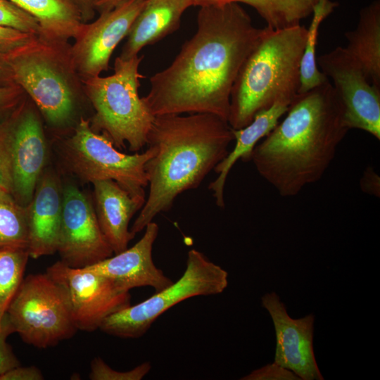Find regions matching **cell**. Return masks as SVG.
Wrapping results in <instances>:
<instances>
[{"mask_svg":"<svg viewBox=\"0 0 380 380\" xmlns=\"http://www.w3.org/2000/svg\"><path fill=\"white\" fill-rule=\"evenodd\" d=\"M262 30L239 3L200 6L195 34L149 79L142 99L151 113H211L227 121L234 81Z\"/></svg>","mask_w":380,"mask_h":380,"instance_id":"cell-1","label":"cell"},{"mask_svg":"<svg viewBox=\"0 0 380 380\" xmlns=\"http://www.w3.org/2000/svg\"><path fill=\"white\" fill-rule=\"evenodd\" d=\"M285 115L249 161L281 196L291 197L322 179L349 129L329 80L297 94Z\"/></svg>","mask_w":380,"mask_h":380,"instance_id":"cell-2","label":"cell"},{"mask_svg":"<svg viewBox=\"0 0 380 380\" xmlns=\"http://www.w3.org/2000/svg\"><path fill=\"white\" fill-rule=\"evenodd\" d=\"M233 140L228 122L215 114L155 116L146 144L154 151L145 165L148 194L131 232H141L179 194L198 187L227 156Z\"/></svg>","mask_w":380,"mask_h":380,"instance_id":"cell-3","label":"cell"},{"mask_svg":"<svg viewBox=\"0 0 380 380\" xmlns=\"http://www.w3.org/2000/svg\"><path fill=\"white\" fill-rule=\"evenodd\" d=\"M306 36L307 28L300 24L263 28L232 89L227 122L232 129L246 127L279 100L293 99L299 89Z\"/></svg>","mask_w":380,"mask_h":380,"instance_id":"cell-4","label":"cell"},{"mask_svg":"<svg viewBox=\"0 0 380 380\" xmlns=\"http://www.w3.org/2000/svg\"><path fill=\"white\" fill-rule=\"evenodd\" d=\"M142 58L139 55L129 58L119 56L112 75L81 80L95 110L90 122L92 129L102 132L115 148H125L127 143L136 153L147 144L155 119L139 95L144 77L139 72Z\"/></svg>","mask_w":380,"mask_h":380,"instance_id":"cell-5","label":"cell"},{"mask_svg":"<svg viewBox=\"0 0 380 380\" xmlns=\"http://www.w3.org/2000/svg\"><path fill=\"white\" fill-rule=\"evenodd\" d=\"M36 37L6 54L14 82L30 96L46 120L61 126L76 103L75 72L68 48Z\"/></svg>","mask_w":380,"mask_h":380,"instance_id":"cell-6","label":"cell"},{"mask_svg":"<svg viewBox=\"0 0 380 380\" xmlns=\"http://www.w3.org/2000/svg\"><path fill=\"white\" fill-rule=\"evenodd\" d=\"M227 285V272L203 253L191 249L184 272L177 281L145 300L109 315L99 329L121 338H140L170 308L194 296L221 293Z\"/></svg>","mask_w":380,"mask_h":380,"instance_id":"cell-7","label":"cell"},{"mask_svg":"<svg viewBox=\"0 0 380 380\" xmlns=\"http://www.w3.org/2000/svg\"><path fill=\"white\" fill-rule=\"evenodd\" d=\"M6 314L23 341L38 348L53 347L78 330L66 289L46 272L23 279Z\"/></svg>","mask_w":380,"mask_h":380,"instance_id":"cell-8","label":"cell"},{"mask_svg":"<svg viewBox=\"0 0 380 380\" xmlns=\"http://www.w3.org/2000/svg\"><path fill=\"white\" fill-rule=\"evenodd\" d=\"M61 153L66 166L82 181L111 179L132 196L146 198L145 165L153 155L151 147L141 153H123L105 134L94 131L89 120L81 117Z\"/></svg>","mask_w":380,"mask_h":380,"instance_id":"cell-9","label":"cell"},{"mask_svg":"<svg viewBox=\"0 0 380 380\" xmlns=\"http://www.w3.org/2000/svg\"><path fill=\"white\" fill-rule=\"evenodd\" d=\"M317 61L331 84L343 108L346 127L366 132L380 139V89L368 80L345 48L337 46Z\"/></svg>","mask_w":380,"mask_h":380,"instance_id":"cell-10","label":"cell"},{"mask_svg":"<svg viewBox=\"0 0 380 380\" xmlns=\"http://www.w3.org/2000/svg\"><path fill=\"white\" fill-rule=\"evenodd\" d=\"M46 272L66 289L78 330L96 331L109 315L131 305L129 291L86 268H73L59 260Z\"/></svg>","mask_w":380,"mask_h":380,"instance_id":"cell-11","label":"cell"},{"mask_svg":"<svg viewBox=\"0 0 380 380\" xmlns=\"http://www.w3.org/2000/svg\"><path fill=\"white\" fill-rule=\"evenodd\" d=\"M145 2L128 0L101 13L94 21L84 23L68 48L71 65L81 80L99 76L108 70L115 49L127 36Z\"/></svg>","mask_w":380,"mask_h":380,"instance_id":"cell-12","label":"cell"},{"mask_svg":"<svg viewBox=\"0 0 380 380\" xmlns=\"http://www.w3.org/2000/svg\"><path fill=\"white\" fill-rule=\"evenodd\" d=\"M57 252L73 268L96 264L114 253L99 224L95 209L74 184L63 186V209Z\"/></svg>","mask_w":380,"mask_h":380,"instance_id":"cell-13","label":"cell"},{"mask_svg":"<svg viewBox=\"0 0 380 380\" xmlns=\"http://www.w3.org/2000/svg\"><path fill=\"white\" fill-rule=\"evenodd\" d=\"M9 148L12 195L25 207L33 196L47 160L42 124L32 107L23 105L15 112L9 132Z\"/></svg>","mask_w":380,"mask_h":380,"instance_id":"cell-14","label":"cell"},{"mask_svg":"<svg viewBox=\"0 0 380 380\" xmlns=\"http://www.w3.org/2000/svg\"><path fill=\"white\" fill-rule=\"evenodd\" d=\"M261 301L275 330L274 362L292 371L302 380L324 379L313 350L314 315L291 318L274 292L265 293Z\"/></svg>","mask_w":380,"mask_h":380,"instance_id":"cell-15","label":"cell"},{"mask_svg":"<svg viewBox=\"0 0 380 380\" xmlns=\"http://www.w3.org/2000/svg\"><path fill=\"white\" fill-rule=\"evenodd\" d=\"M144 229L143 236L131 248L84 268L112 279L125 291L150 286L158 292L169 286L173 281L156 266L152 257L158 225L152 221Z\"/></svg>","mask_w":380,"mask_h":380,"instance_id":"cell-16","label":"cell"},{"mask_svg":"<svg viewBox=\"0 0 380 380\" xmlns=\"http://www.w3.org/2000/svg\"><path fill=\"white\" fill-rule=\"evenodd\" d=\"M63 209V185L58 175L44 169L30 202L25 206L30 257L57 252Z\"/></svg>","mask_w":380,"mask_h":380,"instance_id":"cell-17","label":"cell"},{"mask_svg":"<svg viewBox=\"0 0 380 380\" xmlns=\"http://www.w3.org/2000/svg\"><path fill=\"white\" fill-rule=\"evenodd\" d=\"M92 184L99 224L114 254L119 253L128 248L135 236L129 229V222L141 209L146 198L132 196L111 179Z\"/></svg>","mask_w":380,"mask_h":380,"instance_id":"cell-18","label":"cell"},{"mask_svg":"<svg viewBox=\"0 0 380 380\" xmlns=\"http://www.w3.org/2000/svg\"><path fill=\"white\" fill-rule=\"evenodd\" d=\"M194 0H146L127 36L120 57L137 56L145 46L156 44L179 28L184 13Z\"/></svg>","mask_w":380,"mask_h":380,"instance_id":"cell-19","label":"cell"},{"mask_svg":"<svg viewBox=\"0 0 380 380\" xmlns=\"http://www.w3.org/2000/svg\"><path fill=\"white\" fill-rule=\"evenodd\" d=\"M292 100L281 99L270 108L259 112L246 127L232 129L235 146L231 152L214 168L218 174L217 178L209 184L217 205L225 206L224 186L227 177L233 165L239 159L249 162L250 155L259 141L265 138L277 125L279 119L286 113Z\"/></svg>","mask_w":380,"mask_h":380,"instance_id":"cell-20","label":"cell"},{"mask_svg":"<svg viewBox=\"0 0 380 380\" xmlns=\"http://www.w3.org/2000/svg\"><path fill=\"white\" fill-rule=\"evenodd\" d=\"M36 19L42 38L65 46L75 39L84 25L81 15L68 0H9Z\"/></svg>","mask_w":380,"mask_h":380,"instance_id":"cell-21","label":"cell"},{"mask_svg":"<svg viewBox=\"0 0 380 380\" xmlns=\"http://www.w3.org/2000/svg\"><path fill=\"white\" fill-rule=\"evenodd\" d=\"M346 50L359 63L369 82L380 89V1L362 8L355 30L345 33Z\"/></svg>","mask_w":380,"mask_h":380,"instance_id":"cell-22","label":"cell"},{"mask_svg":"<svg viewBox=\"0 0 380 380\" xmlns=\"http://www.w3.org/2000/svg\"><path fill=\"white\" fill-rule=\"evenodd\" d=\"M319 0H194V6L212 4L243 3L254 8L266 22L267 27L281 29L300 24L312 15Z\"/></svg>","mask_w":380,"mask_h":380,"instance_id":"cell-23","label":"cell"},{"mask_svg":"<svg viewBox=\"0 0 380 380\" xmlns=\"http://www.w3.org/2000/svg\"><path fill=\"white\" fill-rule=\"evenodd\" d=\"M338 6L331 0H319L315 6L300 66V85L298 94H302L328 81V78L319 69L316 58V46L319 28L322 21Z\"/></svg>","mask_w":380,"mask_h":380,"instance_id":"cell-24","label":"cell"},{"mask_svg":"<svg viewBox=\"0 0 380 380\" xmlns=\"http://www.w3.org/2000/svg\"><path fill=\"white\" fill-rule=\"evenodd\" d=\"M29 258L26 248H0V328L8 308L24 279Z\"/></svg>","mask_w":380,"mask_h":380,"instance_id":"cell-25","label":"cell"},{"mask_svg":"<svg viewBox=\"0 0 380 380\" xmlns=\"http://www.w3.org/2000/svg\"><path fill=\"white\" fill-rule=\"evenodd\" d=\"M28 234L25 207L11 193L0 191V248L27 249Z\"/></svg>","mask_w":380,"mask_h":380,"instance_id":"cell-26","label":"cell"},{"mask_svg":"<svg viewBox=\"0 0 380 380\" xmlns=\"http://www.w3.org/2000/svg\"><path fill=\"white\" fill-rule=\"evenodd\" d=\"M0 26L40 37L42 31L34 18L9 0H0Z\"/></svg>","mask_w":380,"mask_h":380,"instance_id":"cell-27","label":"cell"},{"mask_svg":"<svg viewBox=\"0 0 380 380\" xmlns=\"http://www.w3.org/2000/svg\"><path fill=\"white\" fill-rule=\"evenodd\" d=\"M151 369V363L146 362L129 371L120 372L113 369L102 358L96 357L91 362L89 376L91 380H141Z\"/></svg>","mask_w":380,"mask_h":380,"instance_id":"cell-28","label":"cell"},{"mask_svg":"<svg viewBox=\"0 0 380 380\" xmlns=\"http://www.w3.org/2000/svg\"><path fill=\"white\" fill-rule=\"evenodd\" d=\"M13 116L0 125V191L12 194V167L9 148V132Z\"/></svg>","mask_w":380,"mask_h":380,"instance_id":"cell-29","label":"cell"},{"mask_svg":"<svg viewBox=\"0 0 380 380\" xmlns=\"http://www.w3.org/2000/svg\"><path fill=\"white\" fill-rule=\"evenodd\" d=\"M13 333H15V329L6 313L0 328V376L20 365L11 346L6 341L7 338Z\"/></svg>","mask_w":380,"mask_h":380,"instance_id":"cell-30","label":"cell"},{"mask_svg":"<svg viewBox=\"0 0 380 380\" xmlns=\"http://www.w3.org/2000/svg\"><path fill=\"white\" fill-rule=\"evenodd\" d=\"M242 380H300V379L292 371L274 362L266 365L255 369Z\"/></svg>","mask_w":380,"mask_h":380,"instance_id":"cell-31","label":"cell"},{"mask_svg":"<svg viewBox=\"0 0 380 380\" xmlns=\"http://www.w3.org/2000/svg\"><path fill=\"white\" fill-rule=\"evenodd\" d=\"M37 36L0 26V51L8 53L25 45Z\"/></svg>","mask_w":380,"mask_h":380,"instance_id":"cell-32","label":"cell"},{"mask_svg":"<svg viewBox=\"0 0 380 380\" xmlns=\"http://www.w3.org/2000/svg\"><path fill=\"white\" fill-rule=\"evenodd\" d=\"M41 370L35 366H17L0 376V380H42Z\"/></svg>","mask_w":380,"mask_h":380,"instance_id":"cell-33","label":"cell"},{"mask_svg":"<svg viewBox=\"0 0 380 380\" xmlns=\"http://www.w3.org/2000/svg\"><path fill=\"white\" fill-rule=\"evenodd\" d=\"M361 191L375 197H380V177L374 167L368 166L360 179Z\"/></svg>","mask_w":380,"mask_h":380,"instance_id":"cell-34","label":"cell"},{"mask_svg":"<svg viewBox=\"0 0 380 380\" xmlns=\"http://www.w3.org/2000/svg\"><path fill=\"white\" fill-rule=\"evenodd\" d=\"M23 91L17 84L0 85V110L15 106L20 101Z\"/></svg>","mask_w":380,"mask_h":380,"instance_id":"cell-35","label":"cell"},{"mask_svg":"<svg viewBox=\"0 0 380 380\" xmlns=\"http://www.w3.org/2000/svg\"><path fill=\"white\" fill-rule=\"evenodd\" d=\"M80 12L83 23H86L94 15L96 11L94 0H68Z\"/></svg>","mask_w":380,"mask_h":380,"instance_id":"cell-36","label":"cell"},{"mask_svg":"<svg viewBox=\"0 0 380 380\" xmlns=\"http://www.w3.org/2000/svg\"><path fill=\"white\" fill-rule=\"evenodd\" d=\"M16 84L8 63L6 53L0 51V85Z\"/></svg>","mask_w":380,"mask_h":380,"instance_id":"cell-37","label":"cell"},{"mask_svg":"<svg viewBox=\"0 0 380 380\" xmlns=\"http://www.w3.org/2000/svg\"><path fill=\"white\" fill-rule=\"evenodd\" d=\"M128 0H94L96 11L100 13L113 9Z\"/></svg>","mask_w":380,"mask_h":380,"instance_id":"cell-38","label":"cell"}]
</instances>
